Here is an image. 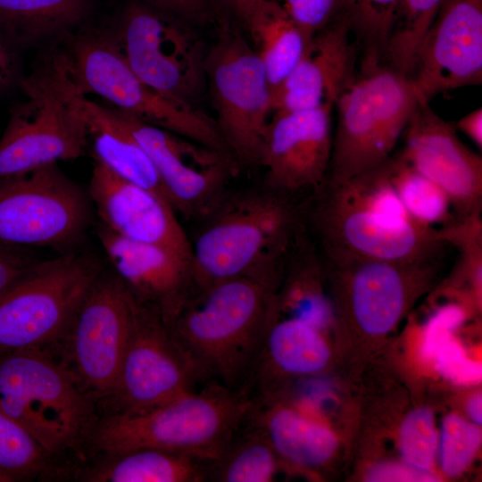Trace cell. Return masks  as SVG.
Masks as SVG:
<instances>
[{"label": "cell", "mask_w": 482, "mask_h": 482, "mask_svg": "<svg viewBox=\"0 0 482 482\" xmlns=\"http://www.w3.org/2000/svg\"><path fill=\"white\" fill-rule=\"evenodd\" d=\"M87 190L52 163L0 178V245L77 250L92 221Z\"/></svg>", "instance_id": "obj_10"}, {"label": "cell", "mask_w": 482, "mask_h": 482, "mask_svg": "<svg viewBox=\"0 0 482 482\" xmlns=\"http://www.w3.org/2000/svg\"><path fill=\"white\" fill-rule=\"evenodd\" d=\"M242 21H245L262 0H224Z\"/></svg>", "instance_id": "obj_45"}, {"label": "cell", "mask_w": 482, "mask_h": 482, "mask_svg": "<svg viewBox=\"0 0 482 482\" xmlns=\"http://www.w3.org/2000/svg\"><path fill=\"white\" fill-rule=\"evenodd\" d=\"M320 256L326 283L339 315L371 336L391 330L412 298L430 283L443 264V259L407 262L323 253Z\"/></svg>", "instance_id": "obj_13"}, {"label": "cell", "mask_w": 482, "mask_h": 482, "mask_svg": "<svg viewBox=\"0 0 482 482\" xmlns=\"http://www.w3.org/2000/svg\"><path fill=\"white\" fill-rule=\"evenodd\" d=\"M421 101L482 82V0H443L410 76Z\"/></svg>", "instance_id": "obj_17"}, {"label": "cell", "mask_w": 482, "mask_h": 482, "mask_svg": "<svg viewBox=\"0 0 482 482\" xmlns=\"http://www.w3.org/2000/svg\"><path fill=\"white\" fill-rule=\"evenodd\" d=\"M308 39L342 12L343 0H283Z\"/></svg>", "instance_id": "obj_37"}, {"label": "cell", "mask_w": 482, "mask_h": 482, "mask_svg": "<svg viewBox=\"0 0 482 482\" xmlns=\"http://www.w3.org/2000/svg\"><path fill=\"white\" fill-rule=\"evenodd\" d=\"M21 52V49L0 29V98L20 87L24 78Z\"/></svg>", "instance_id": "obj_40"}, {"label": "cell", "mask_w": 482, "mask_h": 482, "mask_svg": "<svg viewBox=\"0 0 482 482\" xmlns=\"http://www.w3.org/2000/svg\"><path fill=\"white\" fill-rule=\"evenodd\" d=\"M432 360L436 370L455 384L470 385L481 380L480 362L470 360L461 345L452 338L436 350Z\"/></svg>", "instance_id": "obj_38"}, {"label": "cell", "mask_w": 482, "mask_h": 482, "mask_svg": "<svg viewBox=\"0 0 482 482\" xmlns=\"http://www.w3.org/2000/svg\"><path fill=\"white\" fill-rule=\"evenodd\" d=\"M92 0H0V29L21 50L55 45L81 27Z\"/></svg>", "instance_id": "obj_27"}, {"label": "cell", "mask_w": 482, "mask_h": 482, "mask_svg": "<svg viewBox=\"0 0 482 482\" xmlns=\"http://www.w3.org/2000/svg\"><path fill=\"white\" fill-rule=\"evenodd\" d=\"M112 270L134 298L169 325L194 290L191 259L165 246L125 239L98 222Z\"/></svg>", "instance_id": "obj_21"}, {"label": "cell", "mask_w": 482, "mask_h": 482, "mask_svg": "<svg viewBox=\"0 0 482 482\" xmlns=\"http://www.w3.org/2000/svg\"><path fill=\"white\" fill-rule=\"evenodd\" d=\"M464 320L465 312L457 304L438 309L426 325L420 349L422 357L432 360L436 350L452 338Z\"/></svg>", "instance_id": "obj_39"}, {"label": "cell", "mask_w": 482, "mask_h": 482, "mask_svg": "<svg viewBox=\"0 0 482 482\" xmlns=\"http://www.w3.org/2000/svg\"><path fill=\"white\" fill-rule=\"evenodd\" d=\"M453 123L442 119L428 102L418 103L397 154L449 196L455 218L482 214V158L458 137Z\"/></svg>", "instance_id": "obj_18"}, {"label": "cell", "mask_w": 482, "mask_h": 482, "mask_svg": "<svg viewBox=\"0 0 482 482\" xmlns=\"http://www.w3.org/2000/svg\"><path fill=\"white\" fill-rule=\"evenodd\" d=\"M120 113L153 162L174 211L204 217L227 194L239 164L227 154Z\"/></svg>", "instance_id": "obj_15"}, {"label": "cell", "mask_w": 482, "mask_h": 482, "mask_svg": "<svg viewBox=\"0 0 482 482\" xmlns=\"http://www.w3.org/2000/svg\"><path fill=\"white\" fill-rule=\"evenodd\" d=\"M47 453L17 422L0 410V471L12 480L38 472Z\"/></svg>", "instance_id": "obj_34"}, {"label": "cell", "mask_w": 482, "mask_h": 482, "mask_svg": "<svg viewBox=\"0 0 482 482\" xmlns=\"http://www.w3.org/2000/svg\"><path fill=\"white\" fill-rule=\"evenodd\" d=\"M148 4L187 21H204L209 13L208 0H145Z\"/></svg>", "instance_id": "obj_42"}, {"label": "cell", "mask_w": 482, "mask_h": 482, "mask_svg": "<svg viewBox=\"0 0 482 482\" xmlns=\"http://www.w3.org/2000/svg\"><path fill=\"white\" fill-rule=\"evenodd\" d=\"M245 23L272 89L296 65L309 39L277 0H262Z\"/></svg>", "instance_id": "obj_28"}, {"label": "cell", "mask_w": 482, "mask_h": 482, "mask_svg": "<svg viewBox=\"0 0 482 482\" xmlns=\"http://www.w3.org/2000/svg\"><path fill=\"white\" fill-rule=\"evenodd\" d=\"M468 413L470 419L477 424L482 423V398L481 394L473 395L468 402Z\"/></svg>", "instance_id": "obj_46"}, {"label": "cell", "mask_w": 482, "mask_h": 482, "mask_svg": "<svg viewBox=\"0 0 482 482\" xmlns=\"http://www.w3.org/2000/svg\"><path fill=\"white\" fill-rule=\"evenodd\" d=\"M326 285L320 253L307 231L287 258L274 293L276 315L304 321L323 331L333 315L331 303L324 295Z\"/></svg>", "instance_id": "obj_26"}, {"label": "cell", "mask_w": 482, "mask_h": 482, "mask_svg": "<svg viewBox=\"0 0 482 482\" xmlns=\"http://www.w3.org/2000/svg\"><path fill=\"white\" fill-rule=\"evenodd\" d=\"M20 87L26 98L10 110L0 138V178L82 156L87 132L61 49L54 47Z\"/></svg>", "instance_id": "obj_7"}, {"label": "cell", "mask_w": 482, "mask_h": 482, "mask_svg": "<svg viewBox=\"0 0 482 482\" xmlns=\"http://www.w3.org/2000/svg\"><path fill=\"white\" fill-rule=\"evenodd\" d=\"M73 104L85 122L94 161L168 202L153 162L130 132L121 113L113 107L89 100L76 87Z\"/></svg>", "instance_id": "obj_23"}, {"label": "cell", "mask_w": 482, "mask_h": 482, "mask_svg": "<svg viewBox=\"0 0 482 482\" xmlns=\"http://www.w3.org/2000/svg\"><path fill=\"white\" fill-rule=\"evenodd\" d=\"M59 43L68 74L80 94L97 95L126 115L231 156L214 119L142 81L128 65L110 29L80 27Z\"/></svg>", "instance_id": "obj_5"}, {"label": "cell", "mask_w": 482, "mask_h": 482, "mask_svg": "<svg viewBox=\"0 0 482 482\" xmlns=\"http://www.w3.org/2000/svg\"><path fill=\"white\" fill-rule=\"evenodd\" d=\"M370 481H435L436 478L399 464H383L374 468L368 476Z\"/></svg>", "instance_id": "obj_43"}, {"label": "cell", "mask_w": 482, "mask_h": 482, "mask_svg": "<svg viewBox=\"0 0 482 482\" xmlns=\"http://www.w3.org/2000/svg\"><path fill=\"white\" fill-rule=\"evenodd\" d=\"M332 110L272 113L259 162L266 187L307 197L324 183L332 152Z\"/></svg>", "instance_id": "obj_19"}, {"label": "cell", "mask_w": 482, "mask_h": 482, "mask_svg": "<svg viewBox=\"0 0 482 482\" xmlns=\"http://www.w3.org/2000/svg\"><path fill=\"white\" fill-rule=\"evenodd\" d=\"M137 303L112 269H104L87 291L66 335L74 375L83 388L112 392Z\"/></svg>", "instance_id": "obj_14"}, {"label": "cell", "mask_w": 482, "mask_h": 482, "mask_svg": "<svg viewBox=\"0 0 482 482\" xmlns=\"http://www.w3.org/2000/svg\"><path fill=\"white\" fill-rule=\"evenodd\" d=\"M248 416L266 434L284 463L314 468L334 454L337 441L325 425L270 395H251Z\"/></svg>", "instance_id": "obj_25"}, {"label": "cell", "mask_w": 482, "mask_h": 482, "mask_svg": "<svg viewBox=\"0 0 482 482\" xmlns=\"http://www.w3.org/2000/svg\"><path fill=\"white\" fill-rule=\"evenodd\" d=\"M481 443V431L455 414L447 415L440 439V464L447 476L460 474L470 462Z\"/></svg>", "instance_id": "obj_36"}, {"label": "cell", "mask_w": 482, "mask_h": 482, "mask_svg": "<svg viewBox=\"0 0 482 482\" xmlns=\"http://www.w3.org/2000/svg\"><path fill=\"white\" fill-rule=\"evenodd\" d=\"M0 410L49 454L91 435L93 407L74 373L41 349L0 354Z\"/></svg>", "instance_id": "obj_8"}, {"label": "cell", "mask_w": 482, "mask_h": 482, "mask_svg": "<svg viewBox=\"0 0 482 482\" xmlns=\"http://www.w3.org/2000/svg\"><path fill=\"white\" fill-rule=\"evenodd\" d=\"M283 463L265 432L247 414L222 453L210 461L208 481L270 482Z\"/></svg>", "instance_id": "obj_30"}, {"label": "cell", "mask_w": 482, "mask_h": 482, "mask_svg": "<svg viewBox=\"0 0 482 482\" xmlns=\"http://www.w3.org/2000/svg\"><path fill=\"white\" fill-rule=\"evenodd\" d=\"M390 180L408 214L417 223L438 229L455 217L447 194L398 154L387 161Z\"/></svg>", "instance_id": "obj_31"}, {"label": "cell", "mask_w": 482, "mask_h": 482, "mask_svg": "<svg viewBox=\"0 0 482 482\" xmlns=\"http://www.w3.org/2000/svg\"><path fill=\"white\" fill-rule=\"evenodd\" d=\"M87 476L95 482H204L206 461L187 453L140 448L112 455Z\"/></svg>", "instance_id": "obj_29"}, {"label": "cell", "mask_w": 482, "mask_h": 482, "mask_svg": "<svg viewBox=\"0 0 482 482\" xmlns=\"http://www.w3.org/2000/svg\"><path fill=\"white\" fill-rule=\"evenodd\" d=\"M187 21L133 2L111 31L128 65L145 84L180 104L197 106L206 88L208 49Z\"/></svg>", "instance_id": "obj_11"}, {"label": "cell", "mask_w": 482, "mask_h": 482, "mask_svg": "<svg viewBox=\"0 0 482 482\" xmlns=\"http://www.w3.org/2000/svg\"><path fill=\"white\" fill-rule=\"evenodd\" d=\"M138 303V302H137ZM195 370L154 310L137 303L112 394L117 411H140L196 389Z\"/></svg>", "instance_id": "obj_16"}, {"label": "cell", "mask_w": 482, "mask_h": 482, "mask_svg": "<svg viewBox=\"0 0 482 482\" xmlns=\"http://www.w3.org/2000/svg\"><path fill=\"white\" fill-rule=\"evenodd\" d=\"M206 87L214 119L232 157L259 166L271 110V89L254 48L237 31L220 29L208 49Z\"/></svg>", "instance_id": "obj_12"}, {"label": "cell", "mask_w": 482, "mask_h": 482, "mask_svg": "<svg viewBox=\"0 0 482 482\" xmlns=\"http://www.w3.org/2000/svg\"><path fill=\"white\" fill-rule=\"evenodd\" d=\"M306 199L266 186L227 192L190 242L193 292L248 278L275 293L290 251L308 231Z\"/></svg>", "instance_id": "obj_1"}, {"label": "cell", "mask_w": 482, "mask_h": 482, "mask_svg": "<svg viewBox=\"0 0 482 482\" xmlns=\"http://www.w3.org/2000/svg\"><path fill=\"white\" fill-rule=\"evenodd\" d=\"M276 316L274 292L234 278L194 291L167 325L200 385L250 388L267 331Z\"/></svg>", "instance_id": "obj_3"}, {"label": "cell", "mask_w": 482, "mask_h": 482, "mask_svg": "<svg viewBox=\"0 0 482 482\" xmlns=\"http://www.w3.org/2000/svg\"><path fill=\"white\" fill-rule=\"evenodd\" d=\"M360 50L344 13L315 33L291 72L271 89L272 113L332 106L354 79Z\"/></svg>", "instance_id": "obj_20"}, {"label": "cell", "mask_w": 482, "mask_h": 482, "mask_svg": "<svg viewBox=\"0 0 482 482\" xmlns=\"http://www.w3.org/2000/svg\"><path fill=\"white\" fill-rule=\"evenodd\" d=\"M387 161L346 180L326 179L307 198V228L320 253L407 262L443 259L450 246L438 229L408 214Z\"/></svg>", "instance_id": "obj_2"}, {"label": "cell", "mask_w": 482, "mask_h": 482, "mask_svg": "<svg viewBox=\"0 0 482 482\" xmlns=\"http://www.w3.org/2000/svg\"><path fill=\"white\" fill-rule=\"evenodd\" d=\"M456 130L465 134L480 150L482 148V108L479 107L454 123Z\"/></svg>", "instance_id": "obj_44"}, {"label": "cell", "mask_w": 482, "mask_h": 482, "mask_svg": "<svg viewBox=\"0 0 482 482\" xmlns=\"http://www.w3.org/2000/svg\"><path fill=\"white\" fill-rule=\"evenodd\" d=\"M329 357L321 330L276 315L266 334L250 395L278 390L287 377L317 373L327 366Z\"/></svg>", "instance_id": "obj_24"}, {"label": "cell", "mask_w": 482, "mask_h": 482, "mask_svg": "<svg viewBox=\"0 0 482 482\" xmlns=\"http://www.w3.org/2000/svg\"><path fill=\"white\" fill-rule=\"evenodd\" d=\"M419 102L409 77L385 62H360L334 105L337 122L327 179L346 180L385 163Z\"/></svg>", "instance_id": "obj_6"}, {"label": "cell", "mask_w": 482, "mask_h": 482, "mask_svg": "<svg viewBox=\"0 0 482 482\" xmlns=\"http://www.w3.org/2000/svg\"><path fill=\"white\" fill-rule=\"evenodd\" d=\"M443 0H403L389 37L384 62L411 76L418 48Z\"/></svg>", "instance_id": "obj_33"}, {"label": "cell", "mask_w": 482, "mask_h": 482, "mask_svg": "<svg viewBox=\"0 0 482 482\" xmlns=\"http://www.w3.org/2000/svg\"><path fill=\"white\" fill-rule=\"evenodd\" d=\"M403 0H343L342 13L360 50V62H384L389 37Z\"/></svg>", "instance_id": "obj_32"}, {"label": "cell", "mask_w": 482, "mask_h": 482, "mask_svg": "<svg viewBox=\"0 0 482 482\" xmlns=\"http://www.w3.org/2000/svg\"><path fill=\"white\" fill-rule=\"evenodd\" d=\"M246 392L214 382L140 411H116L95 424L94 443L108 455L140 448L217 459L246 418Z\"/></svg>", "instance_id": "obj_4"}, {"label": "cell", "mask_w": 482, "mask_h": 482, "mask_svg": "<svg viewBox=\"0 0 482 482\" xmlns=\"http://www.w3.org/2000/svg\"><path fill=\"white\" fill-rule=\"evenodd\" d=\"M87 193L99 222L134 242L158 245L191 259V243L171 205L94 161Z\"/></svg>", "instance_id": "obj_22"}, {"label": "cell", "mask_w": 482, "mask_h": 482, "mask_svg": "<svg viewBox=\"0 0 482 482\" xmlns=\"http://www.w3.org/2000/svg\"><path fill=\"white\" fill-rule=\"evenodd\" d=\"M399 447L408 466L423 472L430 470L436 456L437 436L429 409L419 408L407 415L400 428Z\"/></svg>", "instance_id": "obj_35"}, {"label": "cell", "mask_w": 482, "mask_h": 482, "mask_svg": "<svg viewBox=\"0 0 482 482\" xmlns=\"http://www.w3.org/2000/svg\"><path fill=\"white\" fill-rule=\"evenodd\" d=\"M37 261L26 248L0 245V295Z\"/></svg>", "instance_id": "obj_41"}, {"label": "cell", "mask_w": 482, "mask_h": 482, "mask_svg": "<svg viewBox=\"0 0 482 482\" xmlns=\"http://www.w3.org/2000/svg\"><path fill=\"white\" fill-rule=\"evenodd\" d=\"M104 269L96 255L78 250L35 262L0 295V354L41 349L66 336Z\"/></svg>", "instance_id": "obj_9"}]
</instances>
